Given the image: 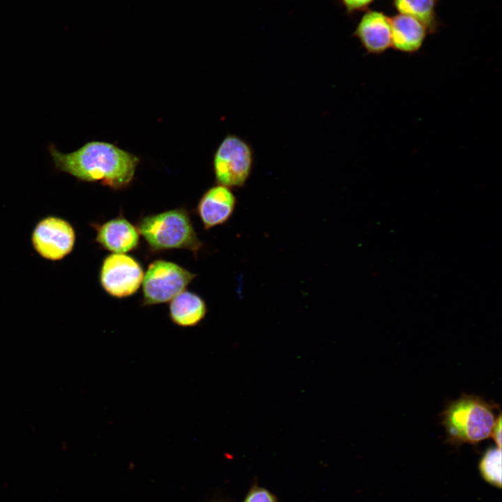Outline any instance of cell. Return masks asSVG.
<instances>
[{
  "label": "cell",
  "instance_id": "obj_1",
  "mask_svg": "<svg viewBox=\"0 0 502 502\" xmlns=\"http://www.w3.org/2000/svg\"><path fill=\"white\" fill-rule=\"evenodd\" d=\"M54 169L86 182H100L114 190L126 188L133 180L139 159L113 144L91 141L70 153L54 144L47 148Z\"/></svg>",
  "mask_w": 502,
  "mask_h": 502
},
{
  "label": "cell",
  "instance_id": "obj_2",
  "mask_svg": "<svg viewBox=\"0 0 502 502\" xmlns=\"http://www.w3.org/2000/svg\"><path fill=\"white\" fill-rule=\"evenodd\" d=\"M496 408L499 405L495 403L465 394L448 402L441 413L446 443L455 446L464 443L476 445L489 437Z\"/></svg>",
  "mask_w": 502,
  "mask_h": 502
},
{
  "label": "cell",
  "instance_id": "obj_3",
  "mask_svg": "<svg viewBox=\"0 0 502 502\" xmlns=\"http://www.w3.org/2000/svg\"><path fill=\"white\" fill-rule=\"evenodd\" d=\"M137 227L152 251L183 249L197 256L202 247L189 213L183 208L146 215Z\"/></svg>",
  "mask_w": 502,
  "mask_h": 502
},
{
  "label": "cell",
  "instance_id": "obj_4",
  "mask_svg": "<svg viewBox=\"0 0 502 502\" xmlns=\"http://www.w3.org/2000/svg\"><path fill=\"white\" fill-rule=\"evenodd\" d=\"M195 277V274L174 262L163 259L153 261L143 277V305L169 302L185 290Z\"/></svg>",
  "mask_w": 502,
  "mask_h": 502
},
{
  "label": "cell",
  "instance_id": "obj_5",
  "mask_svg": "<svg viewBox=\"0 0 502 502\" xmlns=\"http://www.w3.org/2000/svg\"><path fill=\"white\" fill-rule=\"evenodd\" d=\"M253 160L252 149L246 141L235 135H227L213 156L217 183L229 188L242 187L250 175Z\"/></svg>",
  "mask_w": 502,
  "mask_h": 502
},
{
  "label": "cell",
  "instance_id": "obj_6",
  "mask_svg": "<svg viewBox=\"0 0 502 502\" xmlns=\"http://www.w3.org/2000/svg\"><path fill=\"white\" fill-rule=\"evenodd\" d=\"M144 275L142 265L135 258L126 254L112 253L102 261L99 279L107 294L123 298L138 291Z\"/></svg>",
  "mask_w": 502,
  "mask_h": 502
},
{
  "label": "cell",
  "instance_id": "obj_7",
  "mask_svg": "<svg viewBox=\"0 0 502 502\" xmlns=\"http://www.w3.org/2000/svg\"><path fill=\"white\" fill-rule=\"evenodd\" d=\"M75 239V231L70 222L56 216L40 220L31 235L34 250L51 261H59L68 255L73 250Z\"/></svg>",
  "mask_w": 502,
  "mask_h": 502
},
{
  "label": "cell",
  "instance_id": "obj_8",
  "mask_svg": "<svg viewBox=\"0 0 502 502\" xmlns=\"http://www.w3.org/2000/svg\"><path fill=\"white\" fill-rule=\"evenodd\" d=\"M236 204V197L229 188L217 184L206 190L197 206L204 229L225 223L231 216Z\"/></svg>",
  "mask_w": 502,
  "mask_h": 502
},
{
  "label": "cell",
  "instance_id": "obj_9",
  "mask_svg": "<svg viewBox=\"0 0 502 502\" xmlns=\"http://www.w3.org/2000/svg\"><path fill=\"white\" fill-rule=\"evenodd\" d=\"M96 241L113 253L126 254L135 250L139 243L137 227L123 216L96 225Z\"/></svg>",
  "mask_w": 502,
  "mask_h": 502
},
{
  "label": "cell",
  "instance_id": "obj_10",
  "mask_svg": "<svg viewBox=\"0 0 502 502\" xmlns=\"http://www.w3.org/2000/svg\"><path fill=\"white\" fill-rule=\"evenodd\" d=\"M354 33L369 53H382L392 44L390 19L382 13L367 12Z\"/></svg>",
  "mask_w": 502,
  "mask_h": 502
},
{
  "label": "cell",
  "instance_id": "obj_11",
  "mask_svg": "<svg viewBox=\"0 0 502 502\" xmlns=\"http://www.w3.org/2000/svg\"><path fill=\"white\" fill-rule=\"evenodd\" d=\"M390 19L391 40L395 50L413 53L423 45L427 28L417 19L400 14Z\"/></svg>",
  "mask_w": 502,
  "mask_h": 502
},
{
  "label": "cell",
  "instance_id": "obj_12",
  "mask_svg": "<svg viewBox=\"0 0 502 502\" xmlns=\"http://www.w3.org/2000/svg\"><path fill=\"white\" fill-rule=\"evenodd\" d=\"M207 306L198 294L184 290L170 301L169 316L173 324L180 327H192L205 317Z\"/></svg>",
  "mask_w": 502,
  "mask_h": 502
},
{
  "label": "cell",
  "instance_id": "obj_13",
  "mask_svg": "<svg viewBox=\"0 0 502 502\" xmlns=\"http://www.w3.org/2000/svg\"><path fill=\"white\" fill-rule=\"evenodd\" d=\"M395 8L400 14L413 17L427 28L434 24V0H395Z\"/></svg>",
  "mask_w": 502,
  "mask_h": 502
},
{
  "label": "cell",
  "instance_id": "obj_14",
  "mask_svg": "<svg viewBox=\"0 0 502 502\" xmlns=\"http://www.w3.org/2000/svg\"><path fill=\"white\" fill-rule=\"evenodd\" d=\"M478 469L483 479L496 487L501 486V450L500 448H489L481 457Z\"/></svg>",
  "mask_w": 502,
  "mask_h": 502
},
{
  "label": "cell",
  "instance_id": "obj_15",
  "mask_svg": "<svg viewBox=\"0 0 502 502\" xmlns=\"http://www.w3.org/2000/svg\"><path fill=\"white\" fill-rule=\"evenodd\" d=\"M245 502H275L271 493L264 489H255L247 496Z\"/></svg>",
  "mask_w": 502,
  "mask_h": 502
},
{
  "label": "cell",
  "instance_id": "obj_16",
  "mask_svg": "<svg viewBox=\"0 0 502 502\" xmlns=\"http://www.w3.org/2000/svg\"><path fill=\"white\" fill-rule=\"evenodd\" d=\"M490 436L492 437L498 448L501 446V413L496 417L492 429Z\"/></svg>",
  "mask_w": 502,
  "mask_h": 502
},
{
  "label": "cell",
  "instance_id": "obj_17",
  "mask_svg": "<svg viewBox=\"0 0 502 502\" xmlns=\"http://www.w3.org/2000/svg\"><path fill=\"white\" fill-rule=\"evenodd\" d=\"M374 0H342L349 11L360 10L368 6Z\"/></svg>",
  "mask_w": 502,
  "mask_h": 502
}]
</instances>
